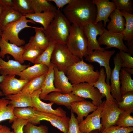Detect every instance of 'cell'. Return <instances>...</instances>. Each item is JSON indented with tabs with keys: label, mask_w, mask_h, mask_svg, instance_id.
<instances>
[{
	"label": "cell",
	"mask_w": 133,
	"mask_h": 133,
	"mask_svg": "<svg viewBox=\"0 0 133 133\" xmlns=\"http://www.w3.org/2000/svg\"><path fill=\"white\" fill-rule=\"evenodd\" d=\"M70 23L83 27L90 23H95L96 7L92 0H72L63 10Z\"/></svg>",
	"instance_id": "obj_1"
},
{
	"label": "cell",
	"mask_w": 133,
	"mask_h": 133,
	"mask_svg": "<svg viewBox=\"0 0 133 133\" xmlns=\"http://www.w3.org/2000/svg\"><path fill=\"white\" fill-rule=\"evenodd\" d=\"M70 23L63 13L57 9L53 19L43 31L49 42L66 45L71 29Z\"/></svg>",
	"instance_id": "obj_2"
},
{
	"label": "cell",
	"mask_w": 133,
	"mask_h": 133,
	"mask_svg": "<svg viewBox=\"0 0 133 133\" xmlns=\"http://www.w3.org/2000/svg\"><path fill=\"white\" fill-rule=\"evenodd\" d=\"M94 69L92 65L82 59L69 68L65 74L72 84L86 82L93 85L100 75V72Z\"/></svg>",
	"instance_id": "obj_3"
},
{
	"label": "cell",
	"mask_w": 133,
	"mask_h": 133,
	"mask_svg": "<svg viewBox=\"0 0 133 133\" xmlns=\"http://www.w3.org/2000/svg\"><path fill=\"white\" fill-rule=\"evenodd\" d=\"M66 45L72 55L81 60L87 56L88 42L83 27L71 25Z\"/></svg>",
	"instance_id": "obj_4"
},
{
	"label": "cell",
	"mask_w": 133,
	"mask_h": 133,
	"mask_svg": "<svg viewBox=\"0 0 133 133\" xmlns=\"http://www.w3.org/2000/svg\"><path fill=\"white\" fill-rule=\"evenodd\" d=\"M28 22L35 24V23L31 19H27L25 16L19 20L4 26L1 28L2 36L7 42L14 44L18 46L24 44L25 41L20 39L19 33L23 29L26 28H32L34 29L36 27L28 25Z\"/></svg>",
	"instance_id": "obj_5"
},
{
	"label": "cell",
	"mask_w": 133,
	"mask_h": 133,
	"mask_svg": "<svg viewBox=\"0 0 133 133\" xmlns=\"http://www.w3.org/2000/svg\"><path fill=\"white\" fill-rule=\"evenodd\" d=\"M81 60L72 55L66 45L56 43L51 61L59 70L66 74L69 68Z\"/></svg>",
	"instance_id": "obj_6"
},
{
	"label": "cell",
	"mask_w": 133,
	"mask_h": 133,
	"mask_svg": "<svg viewBox=\"0 0 133 133\" xmlns=\"http://www.w3.org/2000/svg\"><path fill=\"white\" fill-rule=\"evenodd\" d=\"M70 119L68 117H60L36 110L34 116L27 121L36 125L40 124L41 121L46 120L50 122L52 126L64 133H66L68 129Z\"/></svg>",
	"instance_id": "obj_7"
},
{
	"label": "cell",
	"mask_w": 133,
	"mask_h": 133,
	"mask_svg": "<svg viewBox=\"0 0 133 133\" xmlns=\"http://www.w3.org/2000/svg\"><path fill=\"white\" fill-rule=\"evenodd\" d=\"M84 33L88 42L87 53L88 55L91 54L93 50H99L105 51L104 48L101 47L97 40V36L101 35L103 33L105 28L102 21L97 23H90L83 27Z\"/></svg>",
	"instance_id": "obj_8"
},
{
	"label": "cell",
	"mask_w": 133,
	"mask_h": 133,
	"mask_svg": "<svg viewBox=\"0 0 133 133\" xmlns=\"http://www.w3.org/2000/svg\"><path fill=\"white\" fill-rule=\"evenodd\" d=\"M71 93L81 97L91 99L92 103L97 107L102 103L104 97L97 88L85 82L72 84Z\"/></svg>",
	"instance_id": "obj_9"
},
{
	"label": "cell",
	"mask_w": 133,
	"mask_h": 133,
	"mask_svg": "<svg viewBox=\"0 0 133 133\" xmlns=\"http://www.w3.org/2000/svg\"><path fill=\"white\" fill-rule=\"evenodd\" d=\"M123 111L118 107L116 100H105L101 113V122L102 132L109 127L115 125L119 115Z\"/></svg>",
	"instance_id": "obj_10"
},
{
	"label": "cell",
	"mask_w": 133,
	"mask_h": 133,
	"mask_svg": "<svg viewBox=\"0 0 133 133\" xmlns=\"http://www.w3.org/2000/svg\"><path fill=\"white\" fill-rule=\"evenodd\" d=\"M123 40L122 32L119 33H113L105 28L103 33L100 36L98 41L100 46L104 45L106 46L104 48L105 49L113 47L127 52L128 49L124 44Z\"/></svg>",
	"instance_id": "obj_11"
},
{
	"label": "cell",
	"mask_w": 133,
	"mask_h": 133,
	"mask_svg": "<svg viewBox=\"0 0 133 133\" xmlns=\"http://www.w3.org/2000/svg\"><path fill=\"white\" fill-rule=\"evenodd\" d=\"M114 50L102 51L95 50L86 57L85 60L90 62H96L98 63L100 67H104L106 74V82L110 84L112 69L109 65V61L111 57L114 54Z\"/></svg>",
	"instance_id": "obj_12"
},
{
	"label": "cell",
	"mask_w": 133,
	"mask_h": 133,
	"mask_svg": "<svg viewBox=\"0 0 133 133\" xmlns=\"http://www.w3.org/2000/svg\"><path fill=\"white\" fill-rule=\"evenodd\" d=\"M105 101L98 106L95 110L88 115L85 120L79 123L80 130L82 133H89L96 130L101 132L102 125L101 122V113Z\"/></svg>",
	"instance_id": "obj_13"
},
{
	"label": "cell",
	"mask_w": 133,
	"mask_h": 133,
	"mask_svg": "<svg viewBox=\"0 0 133 133\" xmlns=\"http://www.w3.org/2000/svg\"><path fill=\"white\" fill-rule=\"evenodd\" d=\"M114 67L112 70L110 80H111V92L112 96L117 103L122 100L120 92V73L121 69V59L117 53L113 58Z\"/></svg>",
	"instance_id": "obj_14"
},
{
	"label": "cell",
	"mask_w": 133,
	"mask_h": 133,
	"mask_svg": "<svg viewBox=\"0 0 133 133\" xmlns=\"http://www.w3.org/2000/svg\"><path fill=\"white\" fill-rule=\"evenodd\" d=\"M15 76L13 75L5 76L3 80L0 83V89L5 96L21 92L29 81L17 79Z\"/></svg>",
	"instance_id": "obj_15"
},
{
	"label": "cell",
	"mask_w": 133,
	"mask_h": 133,
	"mask_svg": "<svg viewBox=\"0 0 133 133\" xmlns=\"http://www.w3.org/2000/svg\"><path fill=\"white\" fill-rule=\"evenodd\" d=\"M41 89L31 95L32 104L35 110L44 113L54 115L61 117H66V112L60 107L54 109L52 108L54 103H46L42 101L39 97Z\"/></svg>",
	"instance_id": "obj_16"
},
{
	"label": "cell",
	"mask_w": 133,
	"mask_h": 133,
	"mask_svg": "<svg viewBox=\"0 0 133 133\" xmlns=\"http://www.w3.org/2000/svg\"><path fill=\"white\" fill-rule=\"evenodd\" d=\"M97 9V16L95 23L102 21L104 22V27L110 20L108 17L111 13L116 7L115 3L109 0H93Z\"/></svg>",
	"instance_id": "obj_17"
},
{
	"label": "cell",
	"mask_w": 133,
	"mask_h": 133,
	"mask_svg": "<svg viewBox=\"0 0 133 133\" xmlns=\"http://www.w3.org/2000/svg\"><path fill=\"white\" fill-rule=\"evenodd\" d=\"M59 105L64 106L68 109H70V105L72 102L81 101L84 98L78 96L71 93L63 94L58 91L51 92L47 95L43 99Z\"/></svg>",
	"instance_id": "obj_18"
},
{
	"label": "cell",
	"mask_w": 133,
	"mask_h": 133,
	"mask_svg": "<svg viewBox=\"0 0 133 133\" xmlns=\"http://www.w3.org/2000/svg\"><path fill=\"white\" fill-rule=\"evenodd\" d=\"M0 57L2 58H5V55L9 54L11 55L15 60L21 64L24 61L22 58L23 54L25 50L24 46H18L6 41L1 35L0 38Z\"/></svg>",
	"instance_id": "obj_19"
},
{
	"label": "cell",
	"mask_w": 133,
	"mask_h": 133,
	"mask_svg": "<svg viewBox=\"0 0 133 133\" xmlns=\"http://www.w3.org/2000/svg\"><path fill=\"white\" fill-rule=\"evenodd\" d=\"M30 66L29 64L23 65L15 60H9L6 62L0 57V74L1 75L18 76L22 71Z\"/></svg>",
	"instance_id": "obj_20"
},
{
	"label": "cell",
	"mask_w": 133,
	"mask_h": 133,
	"mask_svg": "<svg viewBox=\"0 0 133 133\" xmlns=\"http://www.w3.org/2000/svg\"><path fill=\"white\" fill-rule=\"evenodd\" d=\"M71 110L77 115V119L79 123L83 121L84 117H86L89 113L95 110L97 107L90 101L85 100L76 101L71 103Z\"/></svg>",
	"instance_id": "obj_21"
},
{
	"label": "cell",
	"mask_w": 133,
	"mask_h": 133,
	"mask_svg": "<svg viewBox=\"0 0 133 133\" xmlns=\"http://www.w3.org/2000/svg\"><path fill=\"white\" fill-rule=\"evenodd\" d=\"M109 17L111 20L107 26V30L114 33L122 32L125 29L126 22L121 11L116 9Z\"/></svg>",
	"instance_id": "obj_22"
},
{
	"label": "cell",
	"mask_w": 133,
	"mask_h": 133,
	"mask_svg": "<svg viewBox=\"0 0 133 133\" xmlns=\"http://www.w3.org/2000/svg\"><path fill=\"white\" fill-rule=\"evenodd\" d=\"M55 66L51 61L41 88V92L39 95L41 100H43L46 95L51 92L58 91L61 93L60 91L55 87L54 85V69Z\"/></svg>",
	"instance_id": "obj_23"
},
{
	"label": "cell",
	"mask_w": 133,
	"mask_h": 133,
	"mask_svg": "<svg viewBox=\"0 0 133 133\" xmlns=\"http://www.w3.org/2000/svg\"><path fill=\"white\" fill-rule=\"evenodd\" d=\"M54 85L56 89L63 94L71 92L72 84L69 81L65 74L59 70L55 66L54 69Z\"/></svg>",
	"instance_id": "obj_24"
},
{
	"label": "cell",
	"mask_w": 133,
	"mask_h": 133,
	"mask_svg": "<svg viewBox=\"0 0 133 133\" xmlns=\"http://www.w3.org/2000/svg\"><path fill=\"white\" fill-rule=\"evenodd\" d=\"M48 70V67L43 64H35L22 71L19 75V79L30 80L33 78L46 74Z\"/></svg>",
	"instance_id": "obj_25"
},
{
	"label": "cell",
	"mask_w": 133,
	"mask_h": 133,
	"mask_svg": "<svg viewBox=\"0 0 133 133\" xmlns=\"http://www.w3.org/2000/svg\"><path fill=\"white\" fill-rule=\"evenodd\" d=\"M9 100V104L14 108H33L31 95L21 92L5 97Z\"/></svg>",
	"instance_id": "obj_26"
},
{
	"label": "cell",
	"mask_w": 133,
	"mask_h": 133,
	"mask_svg": "<svg viewBox=\"0 0 133 133\" xmlns=\"http://www.w3.org/2000/svg\"><path fill=\"white\" fill-rule=\"evenodd\" d=\"M55 12L47 11L40 13H32L26 15L25 16L35 22L41 24L44 30L47 29L53 19Z\"/></svg>",
	"instance_id": "obj_27"
},
{
	"label": "cell",
	"mask_w": 133,
	"mask_h": 133,
	"mask_svg": "<svg viewBox=\"0 0 133 133\" xmlns=\"http://www.w3.org/2000/svg\"><path fill=\"white\" fill-rule=\"evenodd\" d=\"M98 79L93 85L97 88L104 97H106V100L113 101L116 100L111 95L110 84L105 82L106 74L103 68L100 69Z\"/></svg>",
	"instance_id": "obj_28"
},
{
	"label": "cell",
	"mask_w": 133,
	"mask_h": 133,
	"mask_svg": "<svg viewBox=\"0 0 133 133\" xmlns=\"http://www.w3.org/2000/svg\"><path fill=\"white\" fill-rule=\"evenodd\" d=\"M14 108L5 97L0 98V128L2 126L0 124L2 121L8 120L11 123L17 118L13 113Z\"/></svg>",
	"instance_id": "obj_29"
},
{
	"label": "cell",
	"mask_w": 133,
	"mask_h": 133,
	"mask_svg": "<svg viewBox=\"0 0 133 133\" xmlns=\"http://www.w3.org/2000/svg\"><path fill=\"white\" fill-rule=\"evenodd\" d=\"M34 29L35 32V35L31 37L28 42L25 45H34L44 50L48 46L49 41L43 31L44 29L42 27H36Z\"/></svg>",
	"instance_id": "obj_30"
},
{
	"label": "cell",
	"mask_w": 133,
	"mask_h": 133,
	"mask_svg": "<svg viewBox=\"0 0 133 133\" xmlns=\"http://www.w3.org/2000/svg\"><path fill=\"white\" fill-rule=\"evenodd\" d=\"M23 16L15 10L13 7H4L0 20V28L9 23L17 21Z\"/></svg>",
	"instance_id": "obj_31"
},
{
	"label": "cell",
	"mask_w": 133,
	"mask_h": 133,
	"mask_svg": "<svg viewBox=\"0 0 133 133\" xmlns=\"http://www.w3.org/2000/svg\"><path fill=\"white\" fill-rule=\"evenodd\" d=\"M119 76L121 84L120 89L121 95L129 92L133 91V80L131 74L122 68L120 70Z\"/></svg>",
	"instance_id": "obj_32"
},
{
	"label": "cell",
	"mask_w": 133,
	"mask_h": 133,
	"mask_svg": "<svg viewBox=\"0 0 133 133\" xmlns=\"http://www.w3.org/2000/svg\"><path fill=\"white\" fill-rule=\"evenodd\" d=\"M32 9L35 13L50 11L56 12V8L48 0H29Z\"/></svg>",
	"instance_id": "obj_33"
},
{
	"label": "cell",
	"mask_w": 133,
	"mask_h": 133,
	"mask_svg": "<svg viewBox=\"0 0 133 133\" xmlns=\"http://www.w3.org/2000/svg\"><path fill=\"white\" fill-rule=\"evenodd\" d=\"M126 22L125 29L122 32L123 40L127 42L133 40V14L121 11Z\"/></svg>",
	"instance_id": "obj_34"
},
{
	"label": "cell",
	"mask_w": 133,
	"mask_h": 133,
	"mask_svg": "<svg viewBox=\"0 0 133 133\" xmlns=\"http://www.w3.org/2000/svg\"><path fill=\"white\" fill-rule=\"evenodd\" d=\"M46 74L35 78L29 80L24 86L21 92L31 95L41 89Z\"/></svg>",
	"instance_id": "obj_35"
},
{
	"label": "cell",
	"mask_w": 133,
	"mask_h": 133,
	"mask_svg": "<svg viewBox=\"0 0 133 133\" xmlns=\"http://www.w3.org/2000/svg\"><path fill=\"white\" fill-rule=\"evenodd\" d=\"M56 44L55 42H49L47 47L33 63H42L48 67L51 62L52 54Z\"/></svg>",
	"instance_id": "obj_36"
},
{
	"label": "cell",
	"mask_w": 133,
	"mask_h": 133,
	"mask_svg": "<svg viewBox=\"0 0 133 133\" xmlns=\"http://www.w3.org/2000/svg\"><path fill=\"white\" fill-rule=\"evenodd\" d=\"M25 49L22 56L23 60L28 61L33 63L44 50L34 45L24 46Z\"/></svg>",
	"instance_id": "obj_37"
},
{
	"label": "cell",
	"mask_w": 133,
	"mask_h": 133,
	"mask_svg": "<svg viewBox=\"0 0 133 133\" xmlns=\"http://www.w3.org/2000/svg\"><path fill=\"white\" fill-rule=\"evenodd\" d=\"M122 100L117 103L119 108L122 111L133 112V91H130L122 95Z\"/></svg>",
	"instance_id": "obj_38"
},
{
	"label": "cell",
	"mask_w": 133,
	"mask_h": 133,
	"mask_svg": "<svg viewBox=\"0 0 133 133\" xmlns=\"http://www.w3.org/2000/svg\"><path fill=\"white\" fill-rule=\"evenodd\" d=\"M13 8L23 16L34 13L29 0H13Z\"/></svg>",
	"instance_id": "obj_39"
},
{
	"label": "cell",
	"mask_w": 133,
	"mask_h": 133,
	"mask_svg": "<svg viewBox=\"0 0 133 133\" xmlns=\"http://www.w3.org/2000/svg\"><path fill=\"white\" fill-rule=\"evenodd\" d=\"M35 111L33 108L30 107L14 108L13 113L17 118L27 120L34 116Z\"/></svg>",
	"instance_id": "obj_40"
},
{
	"label": "cell",
	"mask_w": 133,
	"mask_h": 133,
	"mask_svg": "<svg viewBox=\"0 0 133 133\" xmlns=\"http://www.w3.org/2000/svg\"><path fill=\"white\" fill-rule=\"evenodd\" d=\"M131 113L123 111L120 114L116 122V125L123 127L133 126V117L131 115Z\"/></svg>",
	"instance_id": "obj_41"
},
{
	"label": "cell",
	"mask_w": 133,
	"mask_h": 133,
	"mask_svg": "<svg viewBox=\"0 0 133 133\" xmlns=\"http://www.w3.org/2000/svg\"><path fill=\"white\" fill-rule=\"evenodd\" d=\"M24 133H49L48 127L45 125L36 126L28 122L23 128Z\"/></svg>",
	"instance_id": "obj_42"
},
{
	"label": "cell",
	"mask_w": 133,
	"mask_h": 133,
	"mask_svg": "<svg viewBox=\"0 0 133 133\" xmlns=\"http://www.w3.org/2000/svg\"><path fill=\"white\" fill-rule=\"evenodd\" d=\"M115 4L116 9L120 11H124L133 14V0H112Z\"/></svg>",
	"instance_id": "obj_43"
},
{
	"label": "cell",
	"mask_w": 133,
	"mask_h": 133,
	"mask_svg": "<svg viewBox=\"0 0 133 133\" xmlns=\"http://www.w3.org/2000/svg\"><path fill=\"white\" fill-rule=\"evenodd\" d=\"M117 53L121 59V68H133V57L132 56L121 50Z\"/></svg>",
	"instance_id": "obj_44"
},
{
	"label": "cell",
	"mask_w": 133,
	"mask_h": 133,
	"mask_svg": "<svg viewBox=\"0 0 133 133\" xmlns=\"http://www.w3.org/2000/svg\"><path fill=\"white\" fill-rule=\"evenodd\" d=\"M133 131V127H123L111 126L102 132L103 133H129Z\"/></svg>",
	"instance_id": "obj_45"
},
{
	"label": "cell",
	"mask_w": 133,
	"mask_h": 133,
	"mask_svg": "<svg viewBox=\"0 0 133 133\" xmlns=\"http://www.w3.org/2000/svg\"><path fill=\"white\" fill-rule=\"evenodd\" d=\"M78 124L74 114L71 111V116L69 122L68 129L66 133H83L80 130Z\"/></svg>",
	"instance_id": "obj_46"
},
{
	"label": "cell",
	"mask_w": 133,
	"mask_h": 133,
	"mask_svg": "<svg viewBox=\"0 0 133 133\" xmlns=\"http://www.w3.org/2000/svg\"><path fill=\"white\" fill-rule=\"evenodd\" d=\"M28 122L27 120L20 118H16L11 126L14 133H24L23 128Z\"/></svg>",
	"instance_id": "obj_47"
},
{
	"label": "cell",
	"mask_w": 133,
	"mask_h": 133,
	"mask_svg": "<svg viewBox=\"0 0 133 133\" xmlns=\"http://www.w3.org/2000/svg\"><path fill=\"white\" fill-rule=\"evenodd\" d=\"M72 0H48L49 2L54 3L58 9H62L66 5L70 3Z\"/></svg>",
	"instance_id": "obj_48"
},
{
	"label": "cell",
	"mask_w": 133,
	"mask_h": 133,
	"mask_svg": "<svg viewBox=\"0 0 133 133\" xmlns=\"http://www.w3.org/2000/svg\"><path fill=\"white\" fill-rule=\"evenodd\" d=\"M0 3L4 7H13V0H0Z\"/></svg>",
	"instance_id": "obj_49"
},
{
	"label": "cell",
	"mask_w": 133,
	"mask_h": 133,
	"mask_svg": "<svg viewBox=\"0 0 133 133\" xmlns=\"http://www.w3.org/2000/svg\"><path fill=\"white\" fill-rule=\"evenodd\" d=\"M127 47L128 49L127 52L131 56L133 54V40L129 42H126Z\"/></svg>",
	"instance_id": "obj_50"
},
{
	"label": "cell",
	"mask_w": 133,
	"mask_h": 133,
	"mask_svg": "<svg viewBox=\"0 0 133 133\" xmlns=\"http://www.w3.org/2000/svg\"><path fill=\"white\" fill-rule=\"evenodd\" d=\"M0 133H14L13 131H11L10 128L5 125H2L0 128Z\"/></svg>",
	"instance_id": "obj_51"
},
{
	"label": "cell",
	"mask_w": 133,
	"mask_h": 133,
	"mask_svg": "<svg viewBox=\"0 0 133 133\" xmlns=\"http://www.w3.org/2000/svg\"><path fill=\"white\" fill-rule=\"evenodd\" d=\"M123 68L130 74H133V68Z\"/></svg>",
	"instance_id": "obj_52"
},
{
	"label": "cell",
	"mask_w": 133,
	"mask_h": 133,
	"mask_svg": "<svg viewBox=\"0 0 133 133\" xmlns=\"http://www.w3.org/2000/svg\"><path fill=\"white\" fill-rule=\"evenodd\" d=\"M4 7L0 3V20L3 12Z\"/></svg>",
	"instance_id": "obj_53"
},
{
	"label": "cell",
	"mask_w": 133,
	"mask_h": 133,
	"mask_svg": "<svg viewBox=\"0 0 133 133\" xmlns=\"http://www.w3.org/2000/svg\"><path fill=\"white\" fill-rule=\"evenodd\" d=\"M89 133H103L102 132L99 131L98 130H93Z\"/></svg>",
	"instance_id": "obj_54"
},
{
	"label": "cell",
	"mask_w": 133,
	"mask_h": 133,
	"mask_svg": "<svg viewBox=\"0 0 133 133\" xmlns=\"http://www.w3.org/2000/svg\"><path fill=\"white\" fill-rule=\"evenodd\" d=\"M1 67L0 66V69ZM5 76L3 75H0V83L2 82Z\"/></svg>",
	"instance_id": "obj_55"
},
{
	"label": "cell",
	"mask_w": 133,
	"mask_h": 133,
	"mask_svg": "<svg viewBox=\"0 0 133 133\" xmlns=\"http://www.w3.org/2000/svg\"><path fill=\"white\" fill-rule=\"evenodd\" d=\"M4 96L2 92L0 89V96Z\"/></svg>",
	"instance_id": "obj_56"
},
{
	"label": "cell",
	"mask_w": 133,
	"mask_h": 133,
	"mask_svg": "<svg viewBox=\"0 0 133 133\" xmlns=\"http://www.w3.org/2000/svg\"><path fill=\"white\" fill-rule=\"evenodd\" d=\"M2 35V32L1 28H0V38L1 37Z\"/></svg>",
	"instance_id": "obj_57"
}]
</instances>
